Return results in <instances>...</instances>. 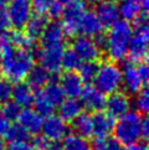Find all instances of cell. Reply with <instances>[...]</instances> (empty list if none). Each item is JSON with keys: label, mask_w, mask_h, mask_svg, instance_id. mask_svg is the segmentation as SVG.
<instances>
[{"label": "cell", "mask_w": 149, "mask_h": 150, "mask_svg": "<svg viewBox=\"0 0 149 150\" xmlns=\"http://www.w3.org/2000/svg\"><path fill=\"white\" fill-rule=\"evenodd\" d=\"M6 34L0 39L1 73L10 82H21L35 65V53L11 45Z\"/></svg>", "instance_id": "1"}, {"label": "cell", "mask_w": 149, "mask_h": 150, "mask_svg": "<svg viewBox=\"0 0 149 150\" xmlns=\"http://www.w3.org/2000/svg\"><path fill=\"white\" fill-rule=\"evenodd\" d=\"M133 34V28L131 23L124 20L117 21L109 28V31L106 36V47L104 52L107 53L108 60L113 62H123L128 56L129 41Z\"/></svg>", "instance_id": "2"}, {"label": "cell", "mask_w": 149, "mask_h": 150, "mask_svg": "<svg viewBox=\"0 0 149 150\" xmlns=\"http://www.w3.org/2000/svg\"><path fill=\"white\" fill-rule=\"evenodd\" d=\"M143 118V114H139L136 110H129L123 117L118 118L113 128L114 138L122 145L140 142Z\"/></svg>", "instance_id": "3"}, {"label": "cell", "mask_w": 149, "mask_h": 150, "mask_svg": "<svg viewBox=\"0 0 149 150\" xmlns=\"http://www.w3.org/2000/svg\"><path fill=\"white\" fill-rule=\"evenodd\" d=\"M94 87L103 94H111L122 88V69L117 62L111 60L98 65L97 73L93 79Z\"/></svg>", "instance_id": "4"}, {"label": "cell", "mask_w": 149, "mask_h": 150, "mask_svg": "<svg viewBox=\"0 0 149 150\" xmlns=\"http://www.w3.org/2000/svg\"><path fill=\"white\" fill-rule=\"evenodd\" d=\"M4 11L9 28H13L14 30H23L34 10L30 0H10Z\"/></svg>", "instance_id": "5"}, {"label": "cell", "mask_w": 149, "mask_h": 150, "mask_svg": "<svg viewBox=\"0 0 149 150\" xmlns=\"http://www.w3.org/2000/svg\"><path fill=\"white\" fill-rule=\"evenodd\" d=\"M148 42H149V29L148 24L136 25L129 41L128 56L132 62H142L147 60L148 56Z\"/></svg>", "instance_id": "6"}, {"label": "cell", "mask_w": 149, "mask_h": 150, "mask_svg": "<svg viewBox=\"0 0 149 150\" xmlns=\"http://www.w3.org/2000/svg\"><path fill=\"white\" fill-rule=\"evenodd\" d=\"M88 9L87 0H74L73 3L63 8L62 14V28L66 36L74 37L78 35V23L82 14Z\"/></svg>", "instance_id": "7"}, {"label": "cell", "mask_w": 149, "mask_h": 150, "mask_svg": "<svg viewBox=\"0 0 149 150\" xmlns=\"http://www.w3.org/2000/svg\"><path fill=\"white\" fill-rule=\"evenodd\" d=\"M65 50V45H54V46H41L37 50V60L40 66L44 67L50 74H57L62 69L61 58Z\"/></svg>", "instance_id": "8"}, {"label": "cell", "mask_w": 149, "mask_h": 150, "mask_svg": "<svg viewBox=\"0 0 149 150\" xmlns=\"http://www.w3.org/2000/svg\"><path fill=\"white\" fill-rule=\"evenodd\" d=\"M41 132L49 142H61L70 134V127L60 115L51 114L44 118Z\"/></svg>", "instance_id": "9"}, {"label": "cell", "mask_w": 149, "mask_h": 150, "mask_svg": "<svg viewBox=\"0 0 149 150\" xmlns=\"http://www.w3.org/2000/svg\"><path fill=\"white\" fill-rule=\"evenodd\" d=\"M71 49L77 53L82 62H97L102 56V51L94 44L92 37L88 36H74Z\"/></svg>", "instance_id": "10"}, {"label": "cell", "mask_w": 149, "mask_h": 150, "mask_svg": "<svg viewBox=\"0 0 149 150\" xmlns=\"http://www.w3.org/2000/svg\"><path fill=\"white\" fill-rule=\"evenodd\" d=\"M122 69V87L123 92L128 96H134L139 91L145 87V83L143 82L139 73L137 69V63L132 61H124L123 66L121 67Z\"/></svg>", "instance_id": "11"}, {"label": "cell", "mask_w": 149, "mask_h": 150, "mask_svg": "<svg viewBox=\"0 0 149 150\" xmlns=\"http://www.w3.org/2000/svg\"><path fill=\"white\" fill-rule=\"evenodd\" d=\"M104 109L106 113L109 114L113 119H118V118L123 117L132 109L129 96L121 89L108 94V97L106 98Z\"/></svg>", "instance_id": "12"}, {"label": "cell", "mask_w": 149, "mask_h": 150, "mask_svg": "<svg viewBox=\"0 0 149 150\" xmlns=\"http://www.w3.org/2000/svg\"><path fill=\"white\" fill-rule=\"evenodd\" d=\"M81 103L82 107L86 108L88 112H99L104 109L106 104V96L97 89L92 84L84 86L81 94Z\"/></svg>", "instance_id": "13"}, {"label": "cell", "mask_w": 149, "mask_h": 150, "mask_svg": "<svg viewBox=\"0 0 149 150\" xmlns=\"http://www.w3.org/2000/svg\"><path fill=\"white\" fill-rule=\"evenodd\" d=\"M94 13L99 19L103 28L109 29L112 25H114L121 19L118 4L114 3L113 0H103V1L96 4Z\"/></svg>", "instance_id": "14"}, {"label": "cell", "mask_w": 149, "mask_h": 150, "mask_svg": "<svg viewBox=\"0 0 149 150\" xmlns=\"http://www.w3.org/2000/svg\"><path fill=\"white\" fill-rule=\"evenodd\" d=\"M58 83H60L66 98H79L84 88V83L78 76V73L72 71H66L63 73Z\"/></svg>", "instance_id": "15"}, {"label": "cell", "mask_w": 149, "mask_h": 150, "mask_svg": "<svg viewBox=\"0 0 149 150\" xmlns=\"http://www.w3.org/2000/svg\"><path fill=\"white\" fill-rule=\"evenodd\" d=\"M16 120H18V124L23 127L29 134L36 135V134H40L41 132L44 118L37 113L34 108L29 107V108H23L20 110Z\"/></svg>", "instance_id": "16"}, {"label": "cell", "mask_w": 149, "mask_h": 150, "mask_svg": "<svg viewBox=\"0 0 149 150\" xmlns=\"http://www.w3.org/2000/svg\"><path fill=\"white\" fill-rule=\"evenodd\" d=\"M103 31V26L101 24L99 19L97 18L94 10L87 9L86 11L82 14L81 19L78 23V34L88 37H93Z\"/></svg>", "instance_id": "17"}, {"label": "cell", "mask_w": 149, "mask_h": 150, "mask_svg": "<svg viewBox=\"0 0 149 150\" xmlns=\"http://www.w3.org/2000/svg\"><path fill=\"white\" fill-rule=\"evenodd\" d=\"M66 34L58 20L49 21L44 34L41 36V46H54V45H65Z\"/></svg>", "instance_id": "18"}, {"label": "cell", "mask_w": 149, "mask_h": 150, "mask_svg": "<svg viewBox=\"0 0 149 150\" xmlns=\"http://www.w3.org/2000/svg\"><path fill=\"white\" fill-rule=\"evenodd\" d=\"M116 120L109 114H107L103 110L96 112L92 115V129L93 135L96 138H103L108 137L113 133Z\"/></svg>", "instance_id": "19"}, {"label": "cell", "mask_w": 149, "mask_h": 150, "mask_svg": "<svg viewBox=\"0 0 149 150\" xmlns=\"http://www.w3.org/2000/svg\"><path fill=\"white\" fill-rule=\"evenodd\" d=\"M35 98V91L30 86L21 81L16 82L13 86V96L11 100H14L20 108H29L33 105Z\"/></svg>", "instance_id": "20"}, {"label": "cell", "mask_w": 149, "mask_h": 150, "mask_svg": "<svg viewBox=\"0 0 149 150\" xmlns=\"http://www.w3.org/2000/svg\"><path fill=\"white\" fill-rule=\"evenodd\" d=\"M49 21L50 20L47 19L46 15H41V14L31 15V18L29 19L28 23H26L25 28L23 30L30 39H33L34 41L37 42L41 39L47 24H49Z\"/></svg>", "instance_id": "21"}, {"label": "cell", "mask_w": 149, "mask_h": 150, "mask_svg": "<svg viewBox=\"0 0 149 150\" xmlns=\"http://www.w3.org/2000/svg\"><path fill=\"white\" fill-rule=\"evenodd\" d=\"M51 74L46 71L44 67H41L40 65H34L29 71V73L26 74V83H28L34 91H40L45 87V86L51 81Z\"/></svg>", "instance_id": "22"}, {"label": "cell", "mask_w": 149, "mask_h": 150, "mask_svg": "<svg viewBox=\"0 0 149 150\" xmlns=\"http://www.w3.org/2000/svg\"><path fill=\"white\" fill-rule=\"evenodd\" d=\"M60 115L63 120L67 123L72 122L78 114H81L83 112V107L81 100L78 98H65L60 103Z\"/></svg>", "instance_id": "23"}, {"label": "cell", "mask_w": 149, "mask_h": 150, "mask_svg": "<svg viewBox=\"0 0 149 150\" xmlns=\"http://www.w3.org/2000/svg\"><path fill=\"white\" fill-rule=\"evenodd\" d=\"M71 123H72L73 134H77V135L82 137V138H86V139L93 137L92 115L89 113L82 112V113L78 114Z\"/></svg>", "instance_id": "24"}, {"label": "cell", "mask_w": 149, "mask_h": 150, "mask_svg": "<svg viewBox=\"0 0 149 150\" xmlns=\"http://www.w3.org/2000/svg\"><path fill=\"white\" fill-rule=\"evenodd\" d=\"M118 10H119V18L127 21V23H133L140 15L142 11H144L140 5L137 1H134V0H124V1L119 3Z\"/></svg>", "instance_id": "25"}, {"label": "cell", "mask_w": 149, "mask_h": 150, "mask_svg": "<svg viewBox=\"0 0 149 150\" xmlns=\"http://www.w3.org/2000/svg\"><path fill=\"white\" fill-rule=\"evenodd\" d=\"M34 109L39 113L42 118H46L51 114H55L56 105L45 96V93L42 92V89H40L37 93H35L34 98Z\"/></svg>", "instance_id": "26"}, {"label": "cell", "mask_w": 149, "mask_h": 150, "mask_svg": "<svg viewBox=\"0 0 149 150\" xmlns=\"http://www.w3.org/2000/svg\"><path fill=\"white\" fill-rule=\"evenodd\" d=\"M63 150H92V145L86 138H82L77 134H68L63 139Z\"/></svg>", "instance_id": "27"}, {"label": "cell", "mask_w": 149, "mask_h": 150, "mask_svg": "<svg viewBox=\"0 0 149 150\" xmlns=\"http://www.w3.org/2000/svg\"><path fill=\"white\" fill-rule=\"evenodd\" d=\"M42 92L45 93L46 97L49 98L56 107L60 105L61 102L66 98V96L63 93L60 83L56 82V81H50L44 88H42Z\"/></svg>", "instance_id": "28"}, {"label": "cell", "mask_w": 149, "mask_h": 150, "mask_svg": "<svg viewBox=\"0 0 149 150\" xmlns=\"http://www.w3.org/2000/svg\"><path fill=\"white\" fill-rule=\"evenodd\" d=\"M81 63H82L81 58L78 57V55L71 49V47L70 49L63 50L62 58H61V67H62V69H65V71L76 72Z\"/></svg>", "instance_id": "29"}, {"label": "cell", "mask_w": 149, "mask_h": 150, "mask_svg": "<svg viewBox=\"0 0 149 150\" xmlns=\"http://www.w3.org/2000/svg\"><path fill=\"white\" fill-rule=\"evenodd\" d=\"M132 107L138 112L139 114H145L149 110V93H148V88L143 87L139 92L134 94V98L131 100Z\"/></svg>", "instance_id": "30"}, {"label": "cell", "mask_w": 149, "mask_h": 150, "mask_svg": "<svg viewBox=\"0 0 149 150\" xmlns=\"http://www.w3.org/2000/svg\"><path fill=\"white\" fill-rule=\"evenodd\" d=\"M122 144L114 137L96 138L92 144V150H121Z\"/></svg>", "instance_id": "31"}, {"label": "cell", "mask_w": 149, "mask_h": 150, "mask_svg": "<svg viewBox=\"0 0 149 150\" xmlns=\"http://www.w3.org/2000/svg\"><path fill=\"white\" fill-rule=\"evenodd\" d=\"M97 68H98L97 62H82L77 69V73L81 77L83 83L89 84L91 82H93L96 73H97Z\"/></svg>", "instance_id": "32"}, {"label": "cell", "mask_w": 149, "mask_h": 150, "mask_svg": "<svg viewBox=\"0 0 149 150\" xmlns=\"http://www.w3.org/2000/svg\"><path fill=\"white\" fill-rule=\"evenodd\" d=\"M5 138H6L8 140H9V143H14V142H26V140H29L30 134L26 132L21 125L15 124V125L10 127V129L8 130Z\"/></svg>", "instance_id": "33"}, {"label": "cell", "mask_w": 149, "mask_h": 150, "mask_svg": "<svg viewBox=\"0 0 149 150\" xmlns=\"http://www.w3.org/2000/svg\"><path fill=\"white\" fill-rule=\"evenodd\" d=\"M13 86V82H10L8 78L0 77V104H4L6 102L11 100Z\"/></svg>", "instance_id": "34"}, {"label": "cell", "mask_w": 149, "mask_h": 150, "mask_svg": "<svg viewBox=\"0 0 149 150\" xmlns=\"http://www.w3.org/2000/svg\"><path fill=\"white\" fill-rule=\"evenodd\" d=\"M3 112V114L6 117V119L13 122V120H16L18 119V115L20 113V110L23 108H20V107L15 103L14 100H9L6 103L3 104V108H0Z\"/></svg>", "instance_id": "35"}, {"label": "cell", "mask_w": 149, "mask_h": 150, "mask_svg": "<svg viewBox=\"0 0 149 150\" xmlns=\"http://www.w3.org/2000/svg\"><path fill=\"white\" fill-rule=\"evenodd\" d=\"M33 10H35L36 14L46 15L47 10L51 6V4L54 3V0H30Z\"/></svg>", "instance_id": "36"}, {"label": "cell", "mask_w": 149, "mask_h": 150, "mask_svg": "<svg viewBox=\"0 0 149 150\" xmlns=\"http://www.w3.org/2000/svg\"><path fill=\"white\" fill-rule=\"evenodd\" d=\"M63 5H61L58 1L54 0V3L51 4V6L47 10L46 15L49 16L51 20H60L62 18V14H63Z\"/></svg>", "instance_id": "37"}, {"label": "cell", "mask_w": 149, "mask_h": 150, "mask_svg": "<svg viewBox=\"0 0 149 150\" xmlns=\"http://www.w3.org/2000/svg\"><path fill=\"white\" fill-rule=\"evenodd\" d=\"M47 144H49V140L44 135H40V134H36L35 138L31 140V145H33L34 150H45Z\"/></svg>", "instance_id": "38"}, {"label": "cell", "mask_w": 149, "mask_h": 150, "mask_svg": "<svg viewBox=\"0 0 149 150\" xmlns=\"http://www.w3.org/2000/svg\"><path fill=\"white\" fill-rule=\"evenodd\" d=\"M6 150H34L31 143L26 142H14L9 143V145H6Z\"/></svg>", "instance_id": "39"}, {"label": "cell", "mask_w": 149, "mask_h": 150, "mask_svg": "<svg viewBox=\"0 0 149 150\" xmlns=\"http://www.w3.org/2000/svg\"><path fill=\"white\" fill-rule=\"evenodd\" d=\"M137 69H138V73H139L140 78L143 79V82L147 84L148 79H149V68L145 61H142V62H138L137 63Z\"/></svg>", "instance_id": "40"}, {"label": "cell", "mask_w": 149, "mask_h": 150, "mask_svg": "<svg viewBox=\"0 0 149 150\" xmlns=\"http://www.w3.org/2000/svg\"><path fill=\"white\" fill-rule=\"evenodd\" d=\"M11 127V122L6 119V117L3 114L1 109H0V137H5L6 135L8 130Z\"/></svg>", "instance_id": "41"}, {"label": "cell", "mask_w": 149, "mask_h": 150, "mask_svg": "<svg viewBox=\"0 0 149 150\" xmlns=\"http://www.w3.org/2000/svg\"><path fill=\"white\" fill-rule=\"evenodd\" d=\"M92 39L94 41V44L98 46V49L103 52L104 51V47H106V40H107V36H106L104 31H102V33H99L97 35H94Z\"/></svg>", "instance_id": "42"}, {"label": "cell", "mask_w": 149, "mask_h": 150, "mask_svg": "<svg viewBox=\"0 0 149 150\" xmlns=\"http://www.w3.org/2000/svg\"><path fill=\"white\" fill-rule=\"evenodd\" d=\"M8 29H9L8 20H6V16H5L4 9H1L0 10V39L8 33Z\"/></svg>", "instance_id": "43"}, {"label": "cell", "mask_w": 149, "mask_h": 150, "mask_svg": "<svg viewBox=\"0 0 149 150\" xmlns=\"http://www.w3.org/2000/svg\"><path fill=\"white\" fill-rule=\"evenodd\" d=\"M121 150H148V146L144 142H137V143H132L128 145L122 146Z\"/></svg>", "instance_id": "44"}, {"label": "cell", "mask_w": 149, "mask_h": 150, "mask_svg": "<svg viewBox=\"0 0 149 150\" xmlns=\"http://www.w3.org/2000/svg\"><path fill=\"white\" fill-rule=\"evenodd\" d=\"M148 137H149V123L148 119L144 117L142 123V140H147Z\"/></svg>", "instance_id": "45"}, {"label": "cell", "mask_w": 149, "mask_h": 150, "mask_svg": "<svg viewBox=\"0 0 149 150\" xmlns=\"http://www.w3.org/2000/svg\"><path fill=\"white\" fill-rule=\"evenodd\" d=\"M45 150H63V145L61 142H49Z\"/></svg>", "instance_id": "46"}, {"label": "cell", "mask_w": 149, "mask_h": 150, "mask_svg": "<svg viewBox=\"0 0 149 150\" xmlns=\"http://www.w3.org/2000/svg\"><path fill=\"white\" fill-rule=\"evenodd\" d=\"M134 1H137L138 4L142 6L143 10H147L148 9V5H149V0H134Z\"/></svg>", "instance_id": "47"}, {"label": "cell", "mask_w": 149, "mask_h": 150, "mask_svg": "<svg viewBox=\"0 0 149 150\" xmlns=\"http://www.w3.org/2000/svg\"><path fill=\"white\" fill-rule=\"evenodd\" d=\"M0 150H6V143L3 137H0Z\"/></svg>", "instance_id": "48"}, {"label": "cell", "mask_w": 149, "mask_h": 150, "mask_svg": "<svg viewBox=\"0 0 149 150\" xmlns=\"http://www.w3.org/2000/svg\"><path fill=\"white\" fill-rule=\"evenodd\" d=\"M56 1H58L61 5H63V6H66V5H68V4H71V3H73L74 0H56Z\"/></svg>", "instance_id": "49"}, {"label": "cell", "mask_w": 149, "mask_h": 150, "mask_svg": "<svg viewBox=\"0 0 149 150\" xmlns=\"http://www.w3.org/2000/svg\"><path fill=\"white\" fill-rule=\"evenodd\" d=\"M9 3H10V0H0V10L6 8V5H8Z\"/></svg>", "instance_id": "50"}, {"label": "cell", "mask_w": 149, "mask_h": 150, "mask_svg": "<svg viewBox=\"0 0 149 150\" xmlns=\"http://www.w3.org/2000/svg\"><path fill=\"white\" fill-rule=\"evenodd\" d=\"M91 3H94V4H98V3H101V1H103V0H89Z\"/></svg>", "instance_id": "51"}, {"label": "cell", "mask_w": 149, "mask_h": 150, "mask_svg": "<svg viewBox=\"0 0 149 150\" xmlns=\"http://www.w3.org/2000/svg\"><path fill=\"white\" fill-rule=\"evenodd\" d=\"M0 74H1V57H0Z\"/></svg>", "instance_id": "52"}, {"label": "cell", "mask_w": 149, "mask_h": 150, "mask_svg": "<svg viewBox=\"0 0 149 150\" xmlns=\"http://www.w3.org/2000/svg\"><path fill=\"white\" fill-rule=\"evenodd\" d=\"M114 3H122V1H124V0H113Z\"/></svg>", "instance_id": "53"}]
</instances>
